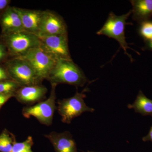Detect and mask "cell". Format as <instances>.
<instances>
[{"label": "cell", "mask_w": 152, "mask_h": 152, "mask_svg": "<svg viewBox=\"0 0 152 152\" xmlns=\"http://www.w3.org/2000/svg\"><path fill=\"white\" fill-rule=\"evenodd\" d=\"M143 141H151L152 142V126L150 128L149 132L146 136H145L142 138Z\"/></svg>", "instance_id": "cell-24"}, {"label": "cell", "mask_w": 152, "mask_h": 152, "mask_svg": "<svg viewBox=\"0 0 152 152\" xmlns=\"http://www.w3.org/2000/svg\"><path fill=\"white\" fill-rule=\"evenodd\" d=\"M10 1L0 0V18L8 8Z\"/></svg>", "instance_id": "cell-22"}, {"label": "cell", "mask_w": 152, "mask_h": 152, "mask_svg": "<svg viewBox=\"0 0 152 152\" xmlns=\"http://www.w3.org/2000/svg\"><path fill=\"white\" fill-rule=\"evenodd\" d=\"M34 144L32 137L28 136L24 141L21 142H16L10 152H34L32 150Z\"/></svg>", "instance_id": "cell-17"}, {"label": "cell", "mask_w": 152, "mask_h": 152, "mask_svg": "<svg viewBox=\"0 0 152 152\" xmlns=\"http://www.w3.org/2000/svg\"><path fill=\"white\" fill-rule=\"evenodd\" d=\"M88 91L86 88L82 92L77 91L70 98L59 100L58 102V113L61 117V121L65 124H70L76 117L85 112L92 113L95 110L86 104L84 99L86 96L85 93Z\"/></svg>", "instance_id": "cell-4"}, {"label": "cell", "mask_w": 152, "mask_h": 152, "mask_svg": "<svg viewBox=\"0 0 152 152\" xmlns=\"http://www.w3.org/2000/svg\"><path fill=\"white\" fill-rule=\"evenodd\" d=\"M47 80L51 84L83 87L88 82L83 72L72 60L57 61Z\"/></svg>", "instance_id": "cell-1"}, {"label": "cell", "mask_w": 152, "mask_h": 152, "mask_svg": "<svg viewBox=\"0 0 152 152\" xmlns=\"http://www.w3.org/2000/svg\"><path fill=\"white\" fill-rule=\"evenodd\" d=\"M39 38L40 47L55 59L72 60L69 50L68 34Z\"/></svg>", "instance_id": "cell-8"}, {"label": "cell", "mask_w": 152, "mask_h": 152, "mask_svg": "<svg viewBox=\"0 0 152 152\" xmlns=\"http://www.w3.org/2000/svg\"><path fill=\"white\" fill-rule=\"evenodd\" d=\"M51 89L48 98L33 106L23 108V115L26 118L34 117L42 124L50 126L53 123L56 107V88L57 85L51 84Z\"/></svg>", "instance_id": "cell-5"}, {"label": "cell", "mask_w": 152, "mask_h": 152, "mask_svg": "<svg viewBox=\"0 0 152 152\" xmlns=\"http://www.w3.org/2000/svg\"><path fill=\"white\" fill-rule=\"evenodd\" d=\"M145 49L152 51V38L148 40L145 41Z\"/></svg>", "instance_id": "cell-25"}, {"label": "cell", "mask_w": 152, "mask_h": 152, "mask_svg": "<svg viewBox=\"0 0 152 152\" xmlns=\"http://www.w3.org/2000/svg\"><path fill=\"white\" fill-rule=\"evenodd\" d=\"M47 92L48 89L42 84L23 86L17 90L15 97L21 103L32 105L43 101Z\"/></svg>", "instance_id": "cell-10"}, {"label": "cell", "mask_w": 152, "mask_h": 152, "mask_svg": "<svg viewBox=\"0 0 152 152\" xmlns=\"http://www.w3.org/2000/svg\"><path fill=\"white\" fill-rule=\"evenodd\" d=\"M139 32L140 35L144 39V41L148 40L152 38V20L146 21L140 24Z\"/></svg>", "instance_id": "cell-19"}, {"label": "cell", "mask_w": 152, "mask_h": 152, "mask_svg": "<svg viewBox=\"0 0 152 152\" xmlns=\"http://www.w3.org/2000/svg\"><path fill=\"white\" fill-rule=\"evenodd\" d=\"M12 97H15L14 94H1L0 93V109L3 105Z\"/></svg>", "instance_id": "cell-20"}, {"label": "cell", "mask_w": 152, "mask_h": 152, "mask_svg": "<svg viewBox=\"0 0 152 152\" xmlns=\"http://www.w3.org/2000/svg\"><path fill=\"white\" fill-rule=\"evenodd\" d=\"M12 134L5 129L0 134V152H10L16 142Z\"/></svg>", "instance_id": "cell-16"}, {"label": "cell", "mask_w": 152, "mask_h": 152, "mask_svg": "<svg viewBox=\"0 0 152 152\" xmlns=\"http://www.w3.org/2000/svg\"><path fill=\"white\" fill-rule=\"evenodd\" d=\"M4 39L5 46L14 58L23 56L40 45L38 36L24 30L4 34Z\"/></svg>", "instance_id": "cell-3"}, {"label": "cell", "mask_w": 152, "mask_h": 152, "mask_svg": "<svg viewBox=\"0 0 152 152\" xmlns=\"http://www.w3.org/2000/svg\"><path fill=\"white\" fill-rule=\"evenodd\" d=\"M87 152H93V151H88Z\"/></svg>", "instance_id": "cell-26"}, {"label": "cell", "mask_w": 152, "mask_h": 152, "mask_svg": "<svg viewBox=\"0 0 152 152\" xmlns=\"http://www.w3.org/2000/svg\"><path fill=\"white\" fill-rule=\"evenodd\" d=\"M0 22L4 34L23 30L20 18L13 7L6 10L0 18Z\"/></svg>", "instance_id": "cell-13"}, {"label": "cell", "mask_w": 152, "mask_h": 152, "mask_svg": "<svg viewBox=\"0 0 152 152\" xmlns=\"http://www.w3.org/2000/svg\"><path fill=\"white\" fill-rule=\"evenodd\" d=\"M45 137L51 143L56 152H78L75 141L68 131L52 132Z\"/></svg>", "instance_id": "cell-12"}, {"label": "cell", "mask_w": 152, "mask_h": 152, "mask_svg": "<svg viewBox=\"0 0 152 152\" xmlns=\"http://www.w3.org/2000/svg\"><path fill=\"white\" fill-rule=\"evenodd\" d=\"M22 86L16 82L9 80L0 82V93L14 94L20 87Z\"/></svg>", "instance_id": "cell-18"}, {"label": "cell", "mask_w": 152, "mask_h": 152, "mask_svg": "<svg viewBox=\"0 0 152 152\" xmlns=\"http://www.w3.org/2000/svg\"><path fill=\"white\" fill-rule=\"evenodd\" d=\"M7 70L12 80L22 86L42 84L32 68L23 59L14 58L7 64Z\"/></svg>", "instance_id": "cell-7"}, {"label": "cell", "mask_w": 152, "mask_h": 152, "mask_svg": "<svg viewBox=\"0 0 152 152\" xmlns=\"http://www.w3.org/2000/svg\"><path fill=\"white\" fill-rule=\"evenodd\" d=\"M130 2L133 18L138 23L149 20L152 18V0H133Z\"/></svg>", "instance_id": "cell-14"}, {"label": "cell", "mask_w": 152, "mask_h": 152, "mask_svg": "<svg viewBox=\"0 0 152 152\" xmlns=\"http://www.w3.org/2000/svg\"><path fill=\"white\" fill-rule=\"evenodd\" d=\"M132 13L131 10L127 13L121 16L117 15L113 12H111L102 27L97 32L96 34L98 35L106 36L115 39L122 48L125 54L132 61V56L127 52L128 49L132 48L129 47L126 41L125 35V27L126 25L129 24L126 21Z\"/></svg>", "instance_id": "cell-2"}, {"label": "cell", "mask_w": 152, "mask_h": 152, "mask_svg": "<svg viewBox=\"0 0 152 152\" xmlns=\"http://www.w3.org/2000/svg\"><path fill=\"white\" fill-rule=\"evenodd\" d=\"M7 54L4 45L0 44V61L3 60L7 56Z\"/></svg>", "instance_id": "cell-23"}, {"label": "cell", "mask_w": 152, "mask_h": 152, "mask_svg": "<svg viewBox=\"0 0 152 152\" xmlns=\"http://www.w3.org/2000/svg\"><path fill=\"white\" fill-rule=\"evenodd\" d=\"M128 107L142 115L152 117V100L147 98L141 91H139L134 102L128 104Z\"/></svg>", "instance_id": "cell-15"}, {"label": "cell", "mask_w": 152, "mask_h": 152, "mask_svg": "<svg viewBox=\"0 0 152 152\" xmlns=\"http://www.w3.org/2000/svg\"><path fill=\"white\" fill-rule=\"evenodd\" d=\"M13 8L20 18L24 31L38 36L43 11Z\"/></svg>", "instance_id": "cell-11"}, {"label": "cell", "mask_w": 152, "mask_h": 152, "mask_svg": "<svg viewBox=\"0 0 152 152\" xmlns=\"http://www.w3.org/2000/svg\"><path fill=\"white\" fill-rule=\"evenodd\" d=\"M64 34H68V31L64 19L53 11H43L38 37Z\"/></svg>", "instance_id": "cell-9"}, {"label": "cell", "mask_w": 152, "mask_h": 152, "mask_svg": "<svg viewBox=\"0 0 152 152\" xmlns=\"http://www.w3.org/2000/svg\"><path fill=\"white\" fill-rule=\"evenodd\" d=\"M9 80H11V79L7 69L0 66V82Z\"/></svg>", "instance_id": "cell-21"}, {"label": "cell", "mask_w": 152, "mask_h": 152, "mask_svg": "<svg viewBox=\"0 0 152 152\" xmlns=\"http://www.w3.org/2000/svg\"><path fill=\"white\" fill-rule=\"evenodd\" d=\"M22 58L31 66L41 80H47L57 61L40 47L32 49Z\"/></svg>", "instance_id": "cell-6"}]
</instances>
